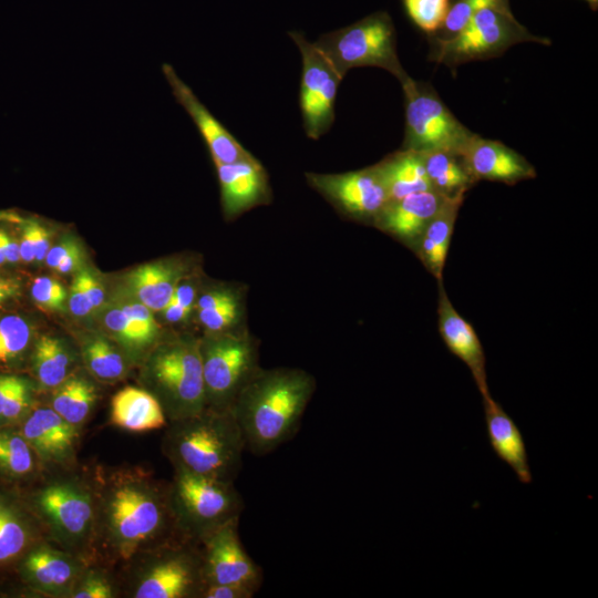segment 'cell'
I'll use <instances>...</instances> for the list:
<instances>
[{
	"mask_svg": "<svg viewBox=\"0 0 598 598\" xmlns=\"http://www.w3.org/2000/svg\"><path fill=\"white\" fill-rule=\"evenodd\" d=\"M343 79L353 68L378 66L400 83L409 78L396 52V33L391 17L374 12L344 28L323 33L313 42Z\"/></svg>",
	"mask_w": 598,
	"mask_h": 598,
	"instance_id": "8992f818",
	"label": "cell"
},
{
	"mask_svg": "<svg viewBox=\"0 0 598 598\" xmlns=\"http://www.w3.org/2000/svg\"><path fill=\"white\" fill-rule=\"evenodd\" d=\"M171 506L182 539L200 544L210 533L239 519L243 498L235 483L175 468Z\"/></svg>",
	"mask_w": 598,
	"mask_h": 598,
	"instance_id": "5b68a950",
	"label": "cell"
},
{
	"mask_svg": "<svg viewBox=\"0 0 598 598\" xmlns=\"http://www.w3.org/2000/svg\"><path fill=\"white\" fill-rule=\"evenodd\" d=\"M95 499V530L102 545L120 560L184 540L163 486L145 472L120 470L102 481Z\"/></svg>",
	"mask_w": 598,
	"mask_h": 598,
	"instance_id": "6da1fadb",
	"label": "cell"
},
{
	"mask_svg": "<svg viewBox=\"0 0 598 598\" xmlns=\"http://www.w3.org/2000/svg\"><path fill=\"white\" fill-rule=\"evenodd\" d=\"M82 262H83V251L81 247L79 246L78 248L72 250L69 255H66L58 264L54 270H56L58 272L62 275H66L75 270H79Z\"/></svg>",
	"mask_w": 598,
	"mask_h": 598,
	"instance_id": "f907efd6",
	"label": "cell"
},
{
	"mask_svg": "<svg viewBox=\"0 0 598 598\" xmlns=\"http://www.w3.org/2000/svg\"><path fill=\"white\" fill-rule=\"evenodd\" d=\"M21 422L20 433L43 463L60 465L73 458L78 427L51 406L31 410Z\"/></svg>",
	"mask_w": 598,
	"mask_h": 598,
	"instance_id": "ffe728a7",
	"label": "cell"
},
{
	"mask_svg": "<svg viewBox=\"0 0 598 598\" xmlns=\"http://www.w3.org/2000/svg\"><path fill=\"white\" fill-rule=\"evenodd\" d=\"M33 505L52 536L71 551L82 550L95 530V499L69 480L51 481L33 496Z\"/></svg>",
	"mask_w": 598,
	"mask_h": 598,
	"instance_id": "8fae6325",
	"label": "cell"
},
{
	"mask_svg": "<svg viewBox=\"0 0 598 598\" xmlns=\"http://www.w3.org/2000/svg\"><path fill=\"white\" fill-rule=\"evenodd\" d=\"M68 307L75 317H85L94 309L86 292L81 270L74 276L68 295Z\"/></svg>",
	"mask_w": 598,
	"mask_h": 598,
	"instance_id": "60d3db41",
	"label": "cell"
},
{
	"mask_svg": "<svg viewBox=\"0 0 598 598\" xmlns=\"http://www.w3.org/2000/svg\"><path fill=\"white\" fill-rule=\"evenodd\" d=\"M96 400L97 391L90 380L70 374L54 389L51 408L66 422L79 427L89 417Z\"/></svg>",
	"mask_w": 598,
	"mask_h": 598,
	"instance_id": "83f0119b",
	"label": "cell"
},
{
	"mask_svg": "<svg viewBox=\"0 0 598 598\" xmlns=\"http://www.w3.org/2000/svg\"><path fill=\"white\" fill-rule=\"evenodd\" d=\"M586 1L590 4L591 9H595V10L597 9L598 0H586Z\"/></svg>",
	"mask_w": 598,
	"mask_h": 598,
	"instance_id": "db71d44e",
	"label": "cell"
},
{
	"mask_svg": "<svg viewBox=\"0 0 598 598\" xmlns=\"http://www.w3.org/2000/svg\"><path fill=\"white\" fill-rule=\"evenodd\" d=\"M73 358L68 346L59 338L43 336L37 340L32 353V369L43 389H55L69 375Z\"/></svg>",
	"mask_w": 598,
	"mask_h": 598,
	"instance_id": "f1b7e54d",
	"label": "cell"
},
{
	"mask_svg": "<svg viewBox=\"0 0 598 598\" xmlns=\"http://www.w3.org/2000/svg\"><path fill=\"white\" fill-rule=\"evenodd\" d=\"M421 154L432 189L443 196L465 195L475 184L458 155L447 152Z\"/></svg>",
	"mask_w": 598,
	"mask_h": 598,
	"instance_id": "f546056e",
	"label": "cell"
},
{
	"mask_svg": "<svg viewBox=\"0 0 598 598\" xmlns=\"http://www.w3.org/2000/svg\"><path fill=\"white\" fill-rule=\"evenodd\" d=\"M163 71L175 97L195 122L209 150L214 164H227L254 156L205 107L169 65L164 64Z\"/></svg>",
	"mask_w": 598,
	"mask_h": 598,
	"instance_id": "ac0fdd59",
	"label": "cell"
},
{
	"mask_svg": "<svg viewBox=\"0 0 598 598\" xmlns=\"http://www.w3.org/2000/svg\"><path fill=\"white\" fill-rule=\"evenodd\" d=\"M165 319L169 322H179L187 318L189 310L185 309L179 303L169 300L166 307L162 310Z\"/></svg>",
	"mask_w": 598,
	"mask_h": 598,
	"instance_id": "f5cc1de1",
	"label": "cell"
},
{
	"mask_svg": "<svg viewBox=\"0 0 598 598\" xmlns=\"http://www.w3.org/2000/svg\"><path fill=\"white\" fill-rule=\"evenodd\" d=\"M434 40L433 60L450 66L494 58L520 42L550 43L546 38L533 35L522 25L514 18L508 3L484 8L458 33Z\"/></svg>",
	"mask_w": 598,
	"mask_h": 598,
	"instance_id": "52a82bcc",
	"label": "cell"
},
{
	"mask_svg": "<svg viewBox=\"0 0 598 598\" xmlns=\"http://www.w3.org/2000/svg\"><path fill=\"white\" fill-rule=\"evenodd\" d=\"M181 274V269L172 262L142 265L128 275V291L152 311H162L179 283Z\"/></svg>",
	"mask_w": 598,
	"mask_h": 598,
	"instance_id": "484cf974",
	"label": "cell"
},
{
	"mask_svg": "<svg viewBox=\"0 0 598 598\" xmlns=\"http://www.w3.org/2000/svg\"><path fill=\"white\" fill-rule=\"evenodd\" d=\"M114 589L111 581L100 571L83 573L69 597L72 598H112Z\"/></svg>",
	"mask_w": 598,
	"mask_h": 598,
	"instance_id": "f35d334b",
	"label": "cell"
},
{
	"mask_svg": "<svg viewBox=\"0 0 598 598\" xmlns=\"http://www.w3.org/2000/svg\"><path fill=\"white\" fill-rule=\"evenodd\" d=\"M20 573L22 579L37 591L69 597L84 571L73 553L37 544L22 556Z\"/></svg>",
	"mask_w": 598,
	"mask_h": 598,
	"instance_id": "2e32d148",
	"label": "cell"
},
{
	"mask_svg": "<svg viewBox=\"0 0 598 598\" xmlns=\"http://www.w3.org/2000/svg\"><path fill=\"white\" fill-rule=\"evenodd\" d=\"M200 323L212 333L226 332L239 315L237 297L212 308L197 310Z\"/></svg>",
	"mask_w": 598,
	"mask_h": 598,
	"instance_id": "74e56055",
	"label": "cell"
},
{
	"mask_svg": "<svg viewBox=\"0 0 598 598\" xmlns=\"http://www.w3.org/2000/svg\"><path fill=\"white\" fill-rule=\"evenodd\" d=\"M81 352L89 372L100 381L115 382L126 373V363L120 350L105 337L92 333L81 343Z\"/></svg>",
	"mask_w": 598,
	"mask_h": 598,
	"instance_id": "4dcf8cb0",
	"label": "cell"
},
{
	"mask_svg": "<svg viewBox=\"0 0 598 598\" xmlns=\"http://www.w3.org/2000/svg\"><path fill=\"white\" fill-rule=\"evenodd\" d=\"M439 283V331L451 353L465 363L482 396L489 393L486 358L473 326L464 319L450 301L443 282Z\"/></svg>",
	"mask_w": 598,
	"mask_h": 598,
	"instance_id": "d6986e66",
	"label": "cell"
},
{
	"mask_svg": "<svg viewBox=\"0 0 598 598\" xmlns=\"http://www.w3.org/2000/svg\"><path fill=\"white\" fill-rule=\"evenodd\" d=\"M465 195L447 197L437 213L423 230L414 247V252L423 266L437 280L443 282V270L448 247Z\"/></svg>",
	"mask_w": 598,
	"mask_h": 598,
	"instance_id": "603a6c76",
	"label": "cell"
},
{
	"mask_svg": "<svg viewBox=\"0 0 598 598\" xmlns=\"http://www.w3.org/2000/svg\"><path fill=\"white\" fill-rule=\"evenodd\" d=\"M289 37L302 59L299 105L303 127L308 137L318 140L334 121V103L342 78L316 44L309 42L301 32L291 31Z\"/></svg>",
	"mask_w": 598,
	"mask_h": 598,
	"instance_id": "7c38bea8",
	"label": "cell"
},
{
	"mask_svg": "<svg viewBox=\"0 0 598 598\" xmlns=\"http://www.w3.org/2000/svg\"><path fill=\"white\" fill-rule=\"evenodd\" d=\"M37 530L17 502L0 494V567L22 556L34 545Z\"/></svg>",
	"mask_w": 598,
	"mask_h": 598,
	"instance_id": "4316f807",
	"label": "cell"
},
{
	"mask_svg": "<svg viewBox=\"0 0 598 598\" xmlns=\"http://www.w3.org/2000/svg\"><path fill=\"white\" fill-rule=\"evenodd\" d=\"M405 96V135L402 148L419 153L461 155L476 135L446 107L430 84L412 78L401 82Z\"/></svg>",
	"mask_w": 598,
	"mask_h": 598,
	"instance_id": "ba28073f",
	"label": "cell"
},
{
	"mask_svg": "<svg viewBox=\"0 0 598 598\" xmlns=\"http://www.w3.org/2000/svg\"><path fill=\"white\" fill-rule=\"evenodd\" d=\"M20 257L24 262L34 261V240L31 221H27L22 228L21 240L19 241Z\"/></svg>",
	"mask_w": 598,
	"mask_h": 598,
	"instance_id": "c3c4849f",
	"label": "cell"
},
{
	"mask_svg": "<svg viewBox=\"0 0 598 598\" xmlns=\"http://www.w3.org/2000/svg\"><path fill=\"white\" fill-rule=\"evenodd\" d=\"M103 323L106 330L128 349L142 350L150 346L121 307L109 309L103 316Z\"/></svg>",
	"mask_w": 598,
	"mask_h": 598,
	"instance_id": "d590c367",
	"label": "cell"
},
{
	"mask_svg": "<svg viewBox=\"0 0 598 598\" xmlns=\"http://www.w3.org/2000/svg\"><path fill=\"white\" fill-rule=\"evenodd\" d=\"M32 337L31 324L21 316L0 318V365L13 363L27 351Z\"/></svg>",
	"mask_w": 598,
	"mask_h": 598,
	"instance_id": "d6a6232c",
	"label": "cell"
},
{
	"mask_svg": "<svg viewBox=\"0 0 598 598\" xmlns=\"http://www.w3.org/2000/svg\"><path fill=\"white\" fill-rule=\"evenodd\" d=\"M508 0H456L450 6L447 14L436 33L439 39H446L458 33L480 10L507 4Z\"/></svg>",
	"mask_w": 598,
	"mask_h": 598,
	"instance_id": "e575fe53",
	"label": "cell"
},
{
	"mask_svg": "<svg viewBox=\"0 0 598 598\" xmlns=\"http://www.w3.org/2000/svg\"><path fill=\"white\" fill-rule=\"evenodd\" d=\"M20 289L19 280L0 274V303L16 298L19 295Z\"/></svg>",
	"mask_w": 598,
	"mask_h": 598,
	"instance_id": "816d5d0a",
	"label": "cell"
},
{
	"mask_svg": "<svg viewBox=\"0 0 598 598\" xmlns=\"http://www.w3.org/2000/svg\"><path fill=\"white\" fill-rule=\"evenodd\" d=\"M4 264H7V262H6V258H4V256H3L1 246H0V266H1V265H4Z\"/></svg>",
	"mask_w": 598,
	"mask_h": 598,
	"instance_id": "11a10c76",
	"label": "cell"
},
{
	"mask_svg": "<svg viewBox=\"0 0 598 598\" xmlns=\"http://www.w3.org/2000/svg\"><path fill=\"white\" fill-rule=\"evenodd\" d=\"M374 166L384 184L389 202L432 189L419 152L402 148L389 154Z\"/></svg>",
	"mask_w": 598,
	"mask_h": 598,
	"instance_id": "d4e9b609",
	"label": "cell"
},
{
	"mask_svg": "<svg viewBox=\"0 0 598 598\" xmlns=\"http://www.w3.org/2000/svg\"><path fill=\"white\" fill-rule=\"evenodd\" d=\"M120 307L151 344L158 333V327L152 310L138 301Z\"/></svg>",
	"mask_w": 598,
	"mask_h": 598,
	"instance_id": "ab89813d",
	"label": "cell"
},
{
	"mask_svg": "<svg viewBox=\"0 0 598 598\" xmlns=\"http://www.w3.org/2000/svg\"><path fill=\"white\" fill-rule=\"evenodd\" d=\"M171 300L179 303L185 309L192 311L195 306L196 291L190 283H178Z\"/></svg>",
	"mask_w": 598,
	"mask_h": 598,
	"instance_id": "681fc988",
	"label": "cell"
},
{
	"mask_svg": "<svg viewBox=\"0 0 598 598\" xmlns=\"http://www.w3.org/2000/svg\"><path fill=\"white\" fill-rule=\"evenodd\" d=\"M79 245L72 238H65L55 246L51 247L45 256L44 262L51 269H55L58 264Z\"/></svg>",
	"mask_w": 598,
	"mask_h": 598,
	"instance_id": "bcb514c9",
	"label": "cell"
},
{
	"mask_svg": "<svg viewBox=\"0 0 598 598\" xmlns=\"http://www.w3.org/2000/svg\"><path fill=\"white\" fill-rule=\"evenodd\" d=\"M0 246L7 264L16 265L21 260L19 241L2 229H0Z\"/></svg>",
	"mask_w": 598,
	"mask_h": 598,
	"instance_id": "7dc6e473",
	"label": "cell"
},
{
	"mask_svg": "<svg viewBox=\"0 0 598 598\" xmlns=\"http://www.w3.org/2000/svg\"><path fill=\"white\" fill-rule=\"evenodd\" d=\"M38 456L20 433L0 429V473L9 478L30 476L37 466Z\"/></svg>",
	"mask_w": 598,
	"mask_h": 598,
	"instance_id": "1f68e13d",
	"label": "cell"
},
{
	"mask_svg": "<svg viewBox=\"0 0 598 598\" xmlns=\"http://www.w3.org/2000/svg\"><path fill=\"white\" fill-rule=\"evenodd\" d=\"M446 198L434 189L410 194L386 203L373 224L414 249L426 225Z\"/></svg>",
	"mask_w": 598,
	"mask_h": 598,
	"instance_id": "44dd1931",
	"label": "cell"
},
{
	"mask_svg": "<svg viewBox=\"0 0 598 598\" xmlns=\"http://www.w3.org/2000/svg\"><path fill=\"white\" fill-rule=\"evenodd\" d=\"M33 230L34 240V261H44L45 256L51 248V236L48 229L35 220H30Z\"/></svg>",
	"mask_w": 598,
	"mask_h": 598,
	"instance_id": "7bdbcfd3",
	"label": "cell"
},
{
	"mask_svg": "<svg viewBox=\"0 0 598 598\" xmlns=\"http://www.w3.org/2000/svg\"><path fill=\"white\" fill-rule=\"evenodd\" d=\"M255 591L249 588L229 584H206L204 585L200 598H252Z\"/></svg>",
	"mask_w": 598,
	"mask_h": 598,
	"instance_id": "b9f144b4",
	"label": "cell"
},
{
	"mask_svg": "<svg viewBox=\"0 0 598 598\" xmlns=\"http://www.w3.org/2000/svg\"><path fill=\"white\" fill-rule=\"evenodd\" d=\"M200 353L206 408L231 410L259 370L255 344L245 334L226 331L200 341Z\"/></svg>",
	"mask_w": 598,
	"mask_h": 598,
	"instance_id": "9c48e42d",
	"label": "cell"
},
{
	"mask_svg": "<svg viewBox=\"0 0 598 598\" xmlns=\"http://www.w3.org/2000/svg\"><path fill=\"white\" fill-rule=\"evenodd\" d=\"M238 522L219 527L200 542L204 585L229 584L257 592L262 574L240 542Z\"/></svg>",
	"mask_w": 598,
	"mask_h": 598,
	"instance_id": "5bb4252c",
	"label": "cell"
},
{
	"mask_svg": "<svg viewBox=\"0 0 598 598\" xmlns=\"http://www.w3.org/2000/svg\"><path fill=\"white\" fill-rule=\"evenodd\" d=\"M224 214L234 218L270 198L267 173L255 157L215 164Z\"/></svg>",
	"mask_w": 598,
	"mask_h": 598,
	"instance_id": "e0dca14e",
	"label": "cell"
},
{
	"mask_svg": "<svg viewBox=\"0 0 598 598\" xmlns=\"http://www.w3.org/2000/svg\"><path fill=\"white\" fill-rule=\"evenodd\" d=\"M147 555L133 586V597H199L204 587L200 544L176 540Z\"/></svg>",
	"mask_w": 598,
	"mask_h": 598,
	"instance_id": "30bf717a",
	"label": "cell"
},
{
	"mask_svg": "<svg viewBox=\"0 0 598 598\" xmlns=\"http://www.w3.org/2000/svg\"><path fill=\"white\" fill-rule=\"evenodd\" d=\"M474 179L515 185L536 176L534 166L505 144L475 135L460 155Z\"/></svg>",
	"mask_w": 598,
	"mask_h": 598,
	"instance_id": "9a60e30c",
	"label": "cell"
},
{
	"mask_svg": "<svg viewBox=\"0 0 598 598\" xmlns=\"http://www.w3.org/2000/svg\"><path fill=\"white\" fill-rule=\"evenodd\" d=\"M111 423L128 432L144 433L167 425L168 420L153 393L126 386L112 398Z\"/></svg>",
	"mask_w": 598,
	"mask_h": 598,
	"instance_id": "cb8c5ba5",
	"label": "cell"
},
{
	"mask_svg": "<svg viewBox=\"0 0 598 598\" xmlns=\"http://www.w3.org/2000/svg\"><path fill=\"white\" fill-rule=\"evenodd\" d=\"M23 378L12 374H0V423L3 412Z\"/></svg>",
	"mask_w": 598,
	"mask_h": 598,
	"instance_id": "f6af8a7d",
	"label": "cell"
},
{
	"mask_svg": "<svg viewBox=\"0 0 598 598\" xmlns=\"http://www.w3.org/2000/svg\"><path fill=\"white\" fill-rule=\"evenodd\" d=\"M482 399L486 434L492 450L511 467L520 483L530 484L533 475L519 427L491 393L483 395Z\"/></svg>",
	"mask_w": 598,
	"mask_h": 598,
	"instance_id": "7402d4cb",
	"label": "cell"
},
{
	"mask_svg": "<svg viewBox=\"0 0 598 598\" xmlns=\"http://www.w3.org/2000/svg\"><path fill=\"white\" fill-rule=\"evenodd\" d=\"M409 19L422 31L435 34L441 28L450 0H402Z\"/></svg>",
	"mask_w": 598,
	"mask_h": 598,
	"instance_id": "836d02e7",
	"label": "cell"
},
{
	"mask_svg": "<svg viewBox=\"0 0 598 598\" xmlns=\"http://www.w3.org/2000/svg\"><path fill=\"white\" fill-rule=\"evenodd\" d=\"M69 292L64 286L51 277H38L31 287L33 301L43 309L64 311Z\"/></svg>",
	"mask_w": 598,
	"mask_h": 598,
	"instance_id": "8d00e7d4",
	"label": "cell"
},
{
	"mask_svg": "<svg viewBox=\"0 0 598 598\" xmlns=\"http://www.w3.org/2000/svg\"><path fill=\"white\" fill-rule=\"evenodd\" d=\"M167 425L163 450L175 468L235 483L246 445L231 410L206 408Z\"/></svg>",
	"mask_w": 598,
	"mask_h": 598,
	"instance_id": "3957f363",
	"label": "cell"
},
{
	"mask_svg": "<svg viewBox=\"0 0 598 598\" xmlns=\"http://www.w3.org/2000/svg\"><path fill=\"white\" fill-rule=\"evenodd\" d=\"M315 385L313 378L299 369H259L231 409L246 448L262 456L289 441L299 429Z\"/></svg>",
	"mask_w": 598,
	"mask_h": 598,
	"instance_id": "7a4b0ae2",
	"label": "cell"
},
{
	"mask_svg": "<svg viewBox=\"0 0 598 598\" xmlns=\"http://www.w3.org/2000/svg\"><path fill=\"white\" fill-rule=\"evenodd\" d=\"M306 177L311 187L352 219L373 223L389 202L374 165L339 174L307 173Z\"/></svg>",
	"mask_w": 598,
	"mask_h": 598,
	"instance_id": "4fadbf2b",
	"label": "cell"
},
{
	"mask_svg": "<svg viewBox=\"0 0 598 598\" xmlns=\"http://www.w3.org/2000/svg\"><path fill=\"white\" fill-rule=\"evenodd\" d=\"M86 292L93 306V309H97L102 306L105 298L104 288L95 277V275L89 269H80Z\"/></svg>",
	"mask_w": 598,
	"mask_h": 598,
	"instance_id": "ee69618b",
	"label": "cell"
},
{
	"mask_svg": "<svg viewBox=\"0 0 598 598\" xmlns=\"http://www.w3.org/2000/svg\"><path fill=\"white\" fill-rule=\"evenodd\" d=\"M143 377L168 422L206 409L200 341L182 338L159 344L148 357Z\"/></svg>",
	"mask_w": 598,
	"mask_h": 598,
	"instance_id": "277c9868",
	"label": "cell"
}]
</instances>
